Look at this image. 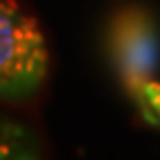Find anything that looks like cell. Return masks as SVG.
<instances>
[{
  "label": "cell",
  "mask_w": 160,
  "mask_h": 160,
  "mask_svg": "<svg viewBox=\"0 0 160 160\" xmlns=\"http://www.w3.org/2000/svg\"><path fill=\"white\" fill-rule=\"evenodd\" d=\"M109 53L129 91L153 80L160 65V36L153 16L145 7H122L111 18Z\"/></svg>",
  "instance_id": "obj_2"
},
{
  "label": "cell",
  "mask_w": 160,
  "mask_h": 160,
  "mask_svg": "<svg viewBox=\"0 0 160 160\" xmlns=\"http://www.w3.org/2000/svg\"><path fill=\"white\" fill-rule=\"evenodd\" d=\"M133 98L142 111V116L153 125H160V82L147 80V82L138 85L133 91Z\"/></svg>",
  "instance_id": "obj_3"
},
{
  "label": "cell",
  "mask_w": 160,
  "mask_h": 160,
  "mask_svg": "<svg viewBox=\"0 0 160 160\" xmlns=\"http://www.w3.org/2000/svg\"><path fill=\"white\" fill-rule=\"evenodd\" d=\"M31 147L27 145V133L25 129H20L16 125H7L0 122V158L5 156H13V158H29L31 153H27Z\"/></svg>",
  "instance_id": "obj_4"
},
{
  "label": "cell",
  "mask_w": 160,
  "mask_h": 160,
  "mask_svg": "<svg viewBox=\"0 0 160 160\" xmlns=\"http://www.w3.org/2000/svg\"><path fill=\"white\" fill-rule=\"evenodd\" d=\"M47 69L49 53L38 22L13 0H0V100H31Z\"/></svg>",
  "instance_id": "obj_1"
}]
</instances>
